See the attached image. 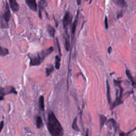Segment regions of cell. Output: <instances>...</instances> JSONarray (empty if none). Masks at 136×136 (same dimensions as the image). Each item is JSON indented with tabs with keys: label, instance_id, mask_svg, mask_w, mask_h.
Segmentation results:
<instances>
[{
	"label": "cell",
	"instance_id": "cell-2",
	"mask_svg": "<svg viewBox=\"0 0 136 136\" xmlns=\"http://www.w3.org/2000/svg\"><path fill=\"white\" fill-rule=\"evenodd\" d=\"M54 51L53 47H50L48 48L43 49L40 52H37L34 54L29 53L28 57L30 59L29 65L38 66L40 65L45 59Z\"/></svg>",
	"mask_w": 136,
	"mask_h": 136
},
{
	"label": "cell",
	"instance_id": "cell-5",
	"mask_svg": "<svg viewBox=\"0 0 136 136\" xmlns=\"http://www.w3.org/2000/svg\"><path fill=\"white\" fill-rule=\"evenodd\" d=\"M26 3L29 8L33 11L37 12V4L36 0H25Z\"/></svg>",
	"mask_w": 136,
	"mask_h": 136
},
{
	"label": "cell",
	"instance_id": "cell-24",
	"mask_svg": "<svg viewBox=\"0 0 136 136\" xmlns=\"http://www.w3.org/2000/svg\"><path fill=\"white\" fill-rule=\"evenodd\" d=\"M57 45L58 46V48H59V53L60 55H61V50H60V45H59V43L58 42V39H57Z\"/></svg>",
	"mask_w": 136,
	"mask_h": 136
},
{
	"label": "cell",
	"instance_id": "cell-13",
	"mask_svg": "<svg viewBox=\"0 0 136 136\" xmlns=\"http://www.w3.org/2000/svg\"><path fill=\"white\" fill-rule=\"evenodd\" d=\"M9 54L8 49L0 46V56L5 57Z\"/></svg>",
	"mask_w": 136,
	"mask_h": 136
},
{
	"label": "cell",
	"instance_id": "cell-11",
	"mask_svg": "<svg viewBox=\"0 0 136 136\" xmlns=\"http://www.w3.org/2000/svg\"><path fill=\"white\" fill-rule=\"evenodd\" d=\"M39 105L42 111L44 112L45 109V105H44V98L43 96H40L39 98Z\"/></svg>",
	"mask_w": 136,
	"mask_h": 136
},
{
	"label": "cell",
	"instance_id": "cell-4",
	"mask_svg": "<svg viewBox=\"0 0 136 136\" xmlns=\"http://www.w3.org/2000/svg\"><path fill=\"white\" fill-rule=\"evenodd\" d=\"M11 94L17 95L18 92L16 91L15 88L13 86H6L5 87H0V101L3 100L4 97Z\"/></svg>",
	"mask_w": 136,
	"mask_h": 136
},
{
	"label": "cell",
	"instance_id": "cell-12",
	"mask_svg": "<svg viewBox=\"0 0 136 136\" xmlns=\"http://www.w3.org/2000/svg\"><path fill=\"white\" fill-rule=\"evenodd\" d=\"M43 126V122L42 117L40 116H37L36 119V126L37 129H40Z\"/></svg>",
	"mask_w": 136,
	"mask_h": 136
},
{
	"label": "cell",
	"instance_id": "cell-7",
	"mask_svg": "<svg viewBox=\"0 0 136 136\" xmlns=\"http://www.w3.org/2000/svg\"><path fill=\"white\" fill-rule=\"evenodd\" d=\"M71 19L72 18L71 17L69 12H66L64 16L63 20V24L64 28H66L68 26V25L71 23Z\"/></svg>",
	"mask_w": 136,
	"mask_h": 136
},
{
	"label": "cell",
	"instance_id": "cell-6",
	"mask_svg": "<svg viewBox=\"0 0 136 136\" xmlns=\"http://www.w3.org/2000/svg\"><path fill=\"white\" fill-rule=\"evenodd\" d=\"M10 7L12 11L14 12H17L19 11L20 7L19 5L17 2L16 0H9Z\"/></svg>",
	"mask_w": 136,
	"mask_h": 136
},
{
	"label": "cell",
	"instance_id": "cell-9",
	"mask_svg": "<svg viewBox=\"0 0 136 136\" xmlns=\"http://www.w3.org/2000/svg\"><path fill=\"white\" fill-rule=\"evenodd\" d=\"M126 75L127 76V77L128 78V79L130 80V81H131V84H132V85L133 87L135 88H136V83L135 81H134V80L133 79V77L132 76L131 74L130 73V71L128 69H127L126 70Z\"/></svg>",
	"mask_w": 136,
	"mask_h": 136
},
{
	"label": "cell",
	"instance_id": "cell-27",
	"mask_svg": "<svg viewBox=\"0 0 136 136\" xmlns=\"http://www.w3.org/2000/svg\"><path fill=\"white\" fill-rule=\"evenodd\" d=\"M88 135V131H87V133H86V136H87V135Z\"/></svg>",
	"mask_w": 136,
	"mask_h": 136
},
{
	"label": "cell",
	"instance_id": "cell-19",
	"mask_svg": "<svg viewBox=\"0 0 136 136\" xmlns=\"http://www.w3.org/2000/svg\"><path fill=\"white\" fill-rule=\"evenodd\" d=\"M60 62H61V59L58 56V55H57L56 57H55V68L57 70H59L60 67Z\"/></svg>",
	"mask_w": 136,
	"mask_h": 136
},
{
	"label": "cell",
	"instance_id": "cell-10",
	"mask_svg": "<svg viewBox=\"0 0 136 136\" xmlns=\"http://www.w3.org/2000/svg\"><path fill=\"white\" fill-rule=\"evenodd\" d=\"M46 29H47V31L48 33L49 34V36H50L51 37L54 38V36H55V29H54V28L53 27L51 24H48Z\"/></svg>",
	"mask_w": 136,
	"mask_h": 136
},
{
	"label": "cell",
	"instance_id": "cell-16",
	"mask_svg": "<svg viewBox=\"0 0 136 136\" xmlns=\"http://www.w3.org/2000/svg\"><path fill=\"white\" fill-rule=\"evenodd\" d=\"M106 87H107V101L109 103V104H111V95H110V85L108 83V81L106 80Z\"/></svg>",
	"mask_w": 136,
	"mask_h": 136
},
{
	"label": "cell",
	"instance_id": "cell-25",
	"mask_svg": "<svg viewBox=\"0 0 136 136\" xmlns=\"http://www.w3.org/2000/svg\"><path fill=\"white\" fill-rule=\"evenodd\" d=\"M77 4L78 5H80V4H81V0H77Z\"/></svg>",
	"mask_w": 136,
	"mask_h": 136
},
{
	"label": "cell",
	"instance_id": "cell-22",
	"mask_svg": "<svg viewBox=\"0 0 136 136\" xmlns=\"http://www.w3.org/2000/svg\"><path fill=\"white\" fill-rule=\"evenodd\" d=\"M104 23H105V28L107 29L108 28V20L107 17H105L104 20Z\"/></svg>",
	"mask_w": 136,
	"mask_h": 136
},
{
	"label": "cell",
	"instance_id": "cell-17",
	"mask_svg": "<svg viewBox=\"0 0 136 136\" xmlns=\"http://www.w3.org/2000/svg\"><path fill=\"white\" fill-rule=\"evenodd\" d=\"M114 3L120 7H124L126 5L125 0H113Z\"/></svg>",
	"mask_w": 136,
	"mask_h": 136
},
{
	"label": "cell",
	"instance_id": "cell-28",
	"mask_svg": "<svg viewBox=\"0 0 136 136\" xmlns=\"http://www.w3.org/2000/svg\"><path fill=\"white\" fill-rule=\"evenodd\" d=\"M133 130H136V127L133 129Z\"/></svg>",
	"mask_w": 136,
	"mask_h": 136
},
{
	"label": "cell",
	"instance_id": "cell-14",
	"mask_svg": "<svg viewBox=\"0 0 136 136\" xmlns=\"http://www.w3.org/2000/svg\"><path fill=\"white\" fill-rule=\"evenodd\" d=\"M54 66L52 64H49L46 68V76H48L52 73L54 71Z\"/></svg>",
	"mask_w": 136,
	"mask_h": 136
},
{
	"label": "cell",
	"instance_id": "cell-26",
	"mask_svg": "<svg viewBox=\"0 0 136 136\" xmlns=\"http://www.w3.org/2000/svg\"><path fill=\"white\" fill-rule=\"evenodd\" d=\"M111 51H112V48H111V47H110L108 48V52L109 53H111Z\"/></svg>",
	"mask_w": 136,
	"mask_h": 136
},
{
	"label": "cell",
	"instance_id": "cell-1",
	"mask_svg": "<svg viewBox=\"0 0 136 136\" xmlns=\"http://www.w3.org/2000/svg\"><path fill=\"white\" fill-rule=\"evenodd\" d=\"M47 129L53 136H62L64 134L62 127L52 112L48 114Z\"/></svg>",
	"mask_w": 136,
	"mask_h": 136
},
{
	"label": "cell",
	"instance_id": "cell-3",
	"mask_svg": "<svg viewBox=\"0 0 136 136\" xmlns=\"http://www.w3.org/2000/svg\"><path fill=\"white\" fill-rule=\"evenodd\" d=\"M11 18V12L9 7L8 3L6 2L5 10L3 13L0 16V28H8V22Z\"/></svg>",
	"mask_w": 136,
	"mask_h": 136
},
{
	"label": "cell",
	"instance_id": "cell-21",
	"mask_svg": "<svg viewBox=\"0 0 136 136\" xmlns=\"http://www.w3.org/2000/svg\"><path fill=\"white\" fill-rule=\"evenodd\" d=\"M65 48L66 51H69V48H70V42L69 40L67 38H65Z\"/></svg>",
	"mask_w": 136,
	"mask_h": 136
},
{
	"label": "cell",
	"instance_id": "cell-8",
	"mask_svg": "<svg viewBox=\"0 0 136 136\" xmlns=\"http://www.w3.org/2000/svg\"><path fill=\"white\" fill-rule=\"evenodd\" d=\"M46 4L45 0H40L38 2V16L40 19H42V11L44 9L45 5Z\"/></svg>",
	"mask_w": 136,
	"mask_h": 136
},
{
	"label": "cell",
	"instance_id": "cell-15",
	"mask_svg": "<svg viewBox=\"0 0 136 136\" xmlns=\"http://www.w3.org/2000/svg\"><path fill=\"white\" fill-rule=\"evenodd\" d=\"M100 129L101 130L103 126L105 125V123L106 122L107 117L101 114L100 115Z\"/></svg>",
	"mask_w": 136,
	"mask_h": 136
},
{
	"label": "cell",
	"instance_id": "cell-23",
	"mask_svg": "<svg viewBox=\"0 0 136 136\" xmlns=\"http://www.w3.org/2000/svg\"><path fill=\"white\" fill-rule=\"evenodd\" d=\"M4 121H2L1 122V123H0V133H1L2 129L4 127Z\"/></svg>",
	"mask_w": 136,
	"mask_h": 136
},
{
	"label": "cell",
	"instance_id": "cell-18",
	"mask_svg": "<svg viewBox=\"0 0 136 136\" xmlns=\"http://www.w3.org/2000/svg\"><path fill=\"white\" fill-rule=\"evenodd\" d=\"M72 129L74 130L79 132L80 131V130L79 129V127L77 125V117H76L75 119H74L73 123H72Z\"/></svg>",
	"mask_w": 136,
	"mask_h": 136
},
{
	"label": "cell",
	"instance_id": "cell-20",
	"mask_svg": "<svg viewBox=\"0 0 136 136\" xmlns=\"http://www.w3.org/2000/svg\"><path fill=\"white\" fill-rule=\"evenodd\" d=\"M78 15H79V10L78 11V13L76 18V19L75 22H74L73 24V26H72V34H74L76 32V27H77V21H78Z\"/></svg>",
	"mask_w": 136,
	"mask_h": 136
}]
</instances>
